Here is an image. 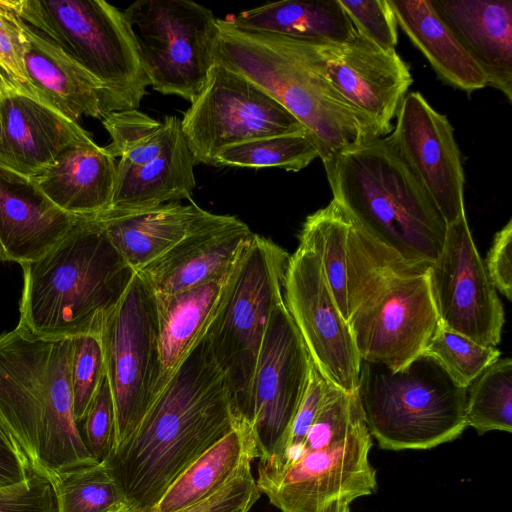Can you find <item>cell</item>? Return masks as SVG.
Segmentation results:
<instances>
[{"mask_svg":"<svg viewBox=\"0 0 512 512\" xmlns=\"http://www.w3.org/2000/svg\"><path fill=\"white\" fill-rule=\"evenodd\" d=\"M110 136L105 148L112 157L141 165L158 157L167 148L181 120L174 115L156 120L137 109L116 111L102 119Z\"/></svg>","mask_w":512,"mask_h":512,"instance_id":"cell-32","label":"cell"},{"mask_svg":"<svg viewBox=\"0 0 512 512\" xmlns=\"http://www.w3.org/2000/svg\"><path fill=\"white\" fill-rule=\"evenodd\" d=\"M438 322L424 272L389 279L348 324L361 360L398 371L423 354Z\"/></svg>","mask_w":512,"mask_h":512,"instance_id":"cell-17","label":"cell"},{"mask_svg":"<svg viewBox=\"0 0 512 512\" xmlns=\"http://www.w3.org/2000/svg\"><path fill=\"white\" fill-rule=\"evenodd\" d=\"M299 245L317 255L338 309L348 323L356 310L389 279L424 273L430 266L409 263L384 246L332 200L307 216Z\"/></svg>","mask_w":512,"mask_h":512,"instance_id":"cell-13","label":"cell"},{"mask_svg":"<svg viewBox=\"0 0 512 512\" xmlns=\"http://www.w3.org/2000/svg\"><path fill=\"white\" fill-rule=\"evenodd\" d=\"M288 39L304 62L374 122L383 137L391 133L413 83L396 50H384L359 33L340 43Z\"/></svg>","mask_w":512,"mask_h":512,"instance_id":"cell-14","label":"cell"},{"mask_svg":"<svg viewBox=\"0 0 512 512\" xmlns=\"http://www.w3.org/2000/svg\"><path fill=\"white\" fill-rule=\"evenodd\" d=\"M313 362L284 302L272 311L252 384L249 425L258 459L285 438L305 394Z\"/></svg>","mask_w":512,"mask_h":512,"instance_id":"cell-18","label":"cell"},{"mask_svg":"<svg viewBox=\"0 0 512 512\" xmlns=\"http://www.w3.org/2000/svg\"><path fill=\"white\" fill-rule=\"evenodd\" d=\"M427 275L438 319L445 327L483 345L500 343L504 309L466 214L447 226L441 251Z\"/></svg>","mask_w":512,"mask_h":512,"instance_id":"cell-16","label":"cell"},{"mask_svg":"<svg viewBox=\"0 0 512 512\" xmlns=\"http://www.w3.org/2000/svg\"><path fill=\"white\" fill-rule=\"evenodd\" d=\"M0 512H57L51 482L32 473L26 482L0 489Z\"/></svg>","mask_w":512,"mask_h":512,"instance_id":"cell-43","label":"cell"},{"mask_svg":"<svg viewBox=\"0 0 512 512\" xmlns=\"http://www.w3.org/2000/svg\"><path fill=\"white\" fill-rule=\"evenodd\" d=\"M215 63L245 77L291 113L313 138L323 161L383 137L365 114L299 56L288 38L240 31L218 19Z\"/></svg>","mask_w":512,"mask_h":512,"instance_id":"cell-6","label":"cell"},{"mask_svg":"<svg viewBox=\"0 0 512 512\" xmlns=\"http://www.w3.org/2000/svg\"><path fill=\"white\" fill-rule=\"evenodd\" d=\"M72 339L36 336L24 327L0 335V426L31 473L51 481L96 463L73 412Z\"/></svg>","mask_w":512,"mask_h":512,"instance_id":"cell-2","label":"cell"},{"mask_svg":"<svg viewBox=\"0 0 512 512\" xmlns=\"http://www.w3.org/2000/svg\"><path fill=\"white\" fill-rule=\"evenodd\" d=\"M24 62L34 97L68 119H104L119 111L103 84L59 46L24 22Z\"/></svg>","mask_w":512,"mask_h":512,"instance_id":"cell-23","label":"cell"},{"mask_svg":"<svg viewBox=\"0 0 512 512\" xmlns=\"http://www.w3.org/2000/svg\"><path fill=\"white\" fill-rule=\"evenodd\" d=\"M20 18L96 77L119 111L137 109L149 82L123 11L103 0H8Z\"/></svg>","mask_w":512,"mask_h":512,"instance_id":"cell-9","label":"cell"},{"mask_svg":"<svg viewBox=\"0 0 512 512\" xmlns=\"http://www.w3.org/2000/svg\"><path fill=\"white\" fill-rule=\"evenodd\" d=\"M488 275L496 289L508 300H512V220L493 238L484 261Z\"/></svg>","mask_w":512,"mask_h":512,"instance_id":"cell-44","label":"cell"},{"mask_svg":"<svg viewBox=\"0 0 512 512\" xmlns=\"http://www.w3.org/2000/svg\"><path fill=\"white\" fill-rule=\"evenodd\" d=\"M333 199L375 240L405 261L430 266L447 225L386 137L323 161Z\"/></svg>","mask_w":512,"mask_h":512,"instance_id":"cell-5","label":"cell"},{"mask_svg":"<svg viewBox=\"0 0 512 512\" xmlns=\"http://www.w3.org/2000/svg\"><path fill=\"white\" fill-rule=\"evenodd\" d=\"M239 422L227 378L203 339L106 460L126 504L152 512L177 477Z\"/></svg>","mask_w":512,"mask_h":512,"instance_id":"cell-1","label":"cell"},{"mask_svg":"<svg viewBox=\"0 0 512 512\" xmlns=\"http://www.w3.org/2000/svg\"><path fill=\"white\" fill-rule=\"evenodd\" d=\"M339 3L359 34L384 50H395L398 24L388 0H339Z\"/></svg>","mask_w":512,"mask_h":512,"instance_id":"cell-39","label":"cell"},{"mask_svg":"<svg viewBox=\"0 0 512 512\" xmlns=\"http://www.w3.org/2000/svg\"><path fill=\"white\" fill-rule=\"evenodd\" d=\"M82 218L59 209L32 178L0 165V262L38 260Z\"/></svg>","mask_w":512,"mask_h":512,"instance_id":"cell-22","label":"cell"},{"mask_svg":"<svg viewBox=\"0 0 512 512\" xmlns=\"http://www.w3.org/2000/svg\"><path fill=\"white\" fill-rule=\"evenodd\" d=\"M330 386L331 384L326 381L313 365L305 394L285 438L270 456L259 459L260 461L278 460L303 442Z\"/></svg>","mask_w":512,"mask_h":512,"instance_id":"cell-41","label":"cell"},{"mask_svg":"<svg viewBox=\"0 0 512 512\" xmlns=\"http://www.w3.org/2000/svg\"><path fill=\"white\" fill-rule=\"evenodd\" d=\"M104 377L100 337L84 335L72 338L70 381L73 412L78 424L84 419Z\"/></svg>","mask_w":512,"mask_h":512,"instance_id":"cell-37","label":"cell"},{"mask_svg":"<svg viewBox=\"0 0 512 512\" xmlns=\"http://www.w3.org/2000/svg\"><path fill=\"white\" fill-rule=\"evenodd\" d=\"M257 457L250 425L239 422L177 477L152 512H178L204 500Z\"/></svg>","mask_w":512,"mask_h":512,"instance_id":"cell-31","label":"cell"},{"mask_svg":"<svg viewBox=\"0 0 512 512\" xmlns=\"http://www.w3.org/2000/svg\"><path fill=\"white\" fill-rule=\"evenodd\" d=\"M116 166V159L92 138L67 148L32 179L59 209L95 217L110 208Z\"/></svg>","mask_w":512,"mask_h":512,"instance_id":"cell-25","label":"cell"},{"mask_svg":"<svg viewBox=\"0 0 512 512\" xmlns=\"http://www.w3.org/2000/svg\"><path fill=\"white\" fill-rule=\"evenodd\" d=\"M372 445L357 394L330 387L303 442L258 461L257 488L282 512H350L378 488Z\"/></svg>","mask_w":512,"mask_h":512,"instance_id":"cell-4","label":"cell"},{"mask_svg":"<svg viewBox=\"0 0 512 512\" xmlns=\"http://www.w3.org/2000/svg\"><path fill=\"white\" fill-rule=\"evenodd\" d=\"M467 426L479 435L490 431L512 432V360L498 358L467 388Z\"/></svg>","mask_w":512,"mask_h":512,"instance_id":"cell-34","label":"cell"},{"mask_svg":"<svg viewBox=\"0 0 512 512\" xmlns=\"http://www.w3.org/2000/svg\"><path fill=\"white\" fill-rule=\"evenodd\" d=\"M79 426L92 458L96 462L106 461L113 452L115 442L114 403L106 376Z\"/></svg>","mask_w":512,"mask_h":512,"instance_id":"cell-38","label":"cell"},{"mask_svg":"<svg viewBox=\"0 0 512 512\" xmlns=\"http://www.w3.org/2000/svg\"><path fill=\"white\" fill-rule=\"evenodd\" d=\"M283 299L316 369L332 386L357 392L362 360L350 326L331 294L319 258L301 245L289 256Z\"/></svg>","mask_w":512,"mask_h":512,"instance_id":"cell-15","label":"cell"},{"mask_svg":"<svg viewBox=\"0 0 512 512\" xmlns=\"http://www.w3.org/2000/svg\"><path fill=\"white\" fill-rule=\"evenodd\" d=\"M21 267L18 325L51 339L99 337L136 273L97 216L82 218L50 251Z\"/></svg>","mask_w":512,"mask_h":512,"instance_id":"cell-3","label":"cell"},{"mask_svg":"<svg viewBox=\"0 0 512 512\" xmlns=\"http://www.w3.org/2000/svg\"><path fill=\"white\" fill-rule=\"evenodd\" d=\"M485 75L487 86L512 101V1L429 0Z\"/></svg>","mask_w":512,"mask_h":512,"instance_id":"cell-24","label":"cell"},{"mask_svg":"<svg viewBox=\"0 0 512 512\" xmlns=\"http://www.w3.org/2000/svg\"><path fill=\"white\" fill-rule=\"evenodd\" d=\"M195 164L180 124L158 157L141 165L117 162L109 209L138 211L190 200L196 187Z\"/></svg>","mask_w":512,"mask_h":512,"instance_id":"cell-27","label":"cell"},{"mask_svg":"<svg viewBox=\"0 0 512 512\" xmlns=\"http://www.w3.org/2000/svg\"><path fill=\"white\" fill-rule=\"evenodd\" d=\"M422 355L436 361L457 385L468 388L500 358L501 352L454 332L439 321Z\"/></svg>","mask_w":512,"mask_h":512,"instance_id":"cell-36","label":"cell"},{"mask_svg":"<svg viewBox=\"0 0 512 512\" xmlns=\"http://www.w3.org/2000/svg\"><path fill=\"white\" fill-rule=\"evenodd\" d=\"M254 234L236 216L205 211L182 240L138 274L155 294H173L225 277Z\"/></svg>","mask_w":512,"mask_h":512,"instance_id":"cell-20","label":"cell"},{"mask_svg":"<svg viewBox=\"0 0 512 512\" xmlns=\"http://www.w3.org/2000/svg\"><path fill=\"white\" fill-rule=\"evenodd\" d=\"M99 337L114 403L115 449L162 389L155 295L140 274L133 276Z\"/></svg>","mask_w":512,"mask_h":512,"instance_id":"cell-11","label":"cell"},{"mask_svg":"<svg viewBox=\"0 0 512 512\" xmlns=\"http://www.w3.org/2000/svg\"><path fill=\"white\" fill-rule=\"evenodd\" d=\"M154 90L190 103L215 64L218 19L190 0H138L124 11Z\"/></svg>","mask_w":512,"mask_h":512,"instance_id":"cell-10","label":"cell"},{"mask_svg":"<svg viewBox=\"0 0 512 512\" xmlns=\"http://www.w3.org/2000/svg\"><path fill=\"white\" fill-rule=\"evenodd\" d=\"M289 254L254 234L234 264L204 341L224 372L237 417L249 424L252 384L270 315L284 302Z\"/></svg>","mask_w":512,"mask_h":512,"instance_id":"cell-8","label":"cell"},{"mask_svg":"<svg viewBox=\"0 0 512 512\" xmlns=\"http://www.w3.org/2000/svg\"><path fill=\"white\" fill-rule=\"evenodd\" d=\"M318 157L313 138L303 132L262 137L225 147L216 155L213 165L298 172Z\"/></svg>","mask_w":512,"mask_h":512,"instance_id":"cell-33","label":"cell"},{"mask_svg":"<svg viewBox=\"0 0 512 512\" xmlns=\"http://www.w3.org/2000/svg\"><path fill=\"white\" fill-rule=\"evenodd\" d=\"M260 494L251 472V464H247L209 497L178 512H237L243 508H252Z\"/></svg>","mask_w":512,"mask_h":512,"instance_id":"cell-42","label":"cell"},{"mask_svg":"<svg viewBox=\"0 0 512 512\" xmlns=\"http://www.w3.org/2000/svg\"><path fill=\"white\" fill-rule=\"evenodd\" d=\"M229 274L173 294L153 292L162 388L204 339L220 305Z\"/></svg>","mask_w":512,"mask_h":512,"instance_id":"cell-28","label":"cell"},{"mask_svg":"<svg viewBox=\"0 0 512 512\" xmlns=\"http://www.w3.org/2000/svg\"><path fill=\"white\" fill-rule=\"evenodd\" d=\"M92 135L50 105L22 90L0 98V165L34 178L67 148Z\"/></svg>","mask_w":512,"mask_h":512,"instance_id":"cell-21","label":"cell"},{"mask_svg":"<svg viewBox=\"0 0 512 512\" xmlns=\"http://www.w3.org/2000/svg\"><path fill=\"white\" fill-rule=\"evenodd\" d=\"M205 211L190 199L138 211L108 209L97 218L114 248L138 273L182 240Z\"/></svg>","mask_w":512,"mask_h":512,"instance_id":"cell-26","label":"cell"},{"mask_svg":"<svg viewBox=\"0 0 512 512\" xmlns=\"http://www.w3.org/2000/svg\"><path fill=\"white\" fill-rule=\"evenodd\" d=\"M2 94H3V93L0 91V98H1V95H2Z\"/></svg>","mask_w":512,"mask_h":512,"instance_id":"cell-49","label":"cell"},{"mask_svg":"<svg viewBox=\"0 0 512 512\" xmlns=\"http://www.w3.org/2000/svg\"><path fill=\"white\" fill-rule=\"evenodd\" d=\"M181 128L196 164L207 165L234 144L308 132L264 90L218 63L184 113Z\"/></svg>","mask_w":512,"mask_h":512,"instance_id":"cell-12","label":"cell"},{"mask_svg":"<svg viewBox=\"0 0 512 512\" xmlns=\"http://www.w3.org/2000/svg\"><path fill=\"white\" fill-rule=\"evenodd\" d=\"M250 509L251 508H243V509H241V510H239L237 512H249Z\"/></svg>","mask_w":512,"mask_h":512,"instance_id":"cell-48","label":"cell"},{"mask_svg":"<svg viewBox=\"0 0 512 512\" xmlns=\"http://www.w3.org/2000/svg\"><path fill=\"white\" fill-rule=\"evenodd\" d=\"M466 395L425 355L398 371L361 361L357 396L367 429L384 450H427L457 439L468 427Z\"/></svg>","mask_w":512,"mask_h":512,"instance_id":"cell-7","label":"cell"},{"mask_svg":"<svg viewBox=\"0 0 512 512\" xmlns=\"http://www.w3.org/2000/svg\"><path fill=\"white\" fill-rule=\"evenodd\" d=\"M50 482L57 512H109L126 504L106 461L76 468Z\"/></svg>","mask_w":512,"mask_h":512,"instance_id":"cell-35","label":"cell"},{"mask_svg":"<svg viewBox=\"0 0 512 512\" xmlns=\"http://www.w3.org/2000/svg\"><path fill=\"white\" fill-rule=\"evenodd\" d=\"M10 90H22V91H25L21 86H19L12 78H10L0 68V91L2 93H5V92L10 91Z\"/></svg>","mask_w":512,"mask_h":512,"instance_id":"cell-46","label":"cell"},{"mask_svg":"<svg viewBox=\"0 0 512 512\" xmlns=\"http://www.w3.org/2000/svg\"><path fill=\"white\" fill-rule=\"evenodd\" d=\"M31 475L24 455L0 426V489L22 484Z\"/></svg>","mask_w":512,"mask_h":512,"instance_id":"cell-45","label":"cell"},{"mask_svg":"<svg viewBox=\"0 0 512 512\" xmlns=\"http://www.w3.org/2000/svg\"><path fill=\"white\" fill-rule=\"evenodd\" d=\"M386 137L428 193L446 225L465 214L464 170L454 129L420 92H408Z\"/></svg>","mask_w":512,"mask_h":512,"instance_id":"cell-19","label":"cell"},{"mask_svg":"<svg viewBox=\"0 0 512 512\" xmlns=\"http://www.w3.org/2000/svg\"><path fill=\"white\" fill-rule=\"evenodd\" d=\"M23 25L8 0H0V68L33 96L25 70Z\"/></svg>","mask_w":512,"mask_h":512,"instance_id":"cell-40","label":"cell"},{"mask_svg":"<svg viewBox=\"0 0 512 512\" xmlns=\"http://www.w3.org/2000/svg\"><path fill=\"white\" fill-rule=\"evenodd\" d=\"M223 20L240 31L303 41L340 43L358 35L339 0H283L227 15Z\"/></svg>","mask_w":512,"mask_h":512,"instance_id":"cell-29","label":"cell"},{"mask_svg":"<svg viewBox=\"0 0 512 512\" xmlns=\"http://www.w3.org/2000/svg\"><path fill=\"white\" fill-rule=\"evenodd\" d=\"M109 512H134L127 504H124Z\"/></svg>","mask_w":512,"mask_h":512,"instance_id":"cell-47","label":"cell"},{"mask_svg":"<svg viewBox=\"0 0 512 512\" xmlns=\"http://www.w3.org/2000/svg\"><path fill=\"white\" fill-rule=\"evenodd\" d=\"M398 26L424 55L438 78L468 94L487 86L473 59L437 15L429 0H388Z\"/></svg>","mask_w":512,"mask_h":512,"instance_id":"cell-30","label":"cell"}]
</instances>
